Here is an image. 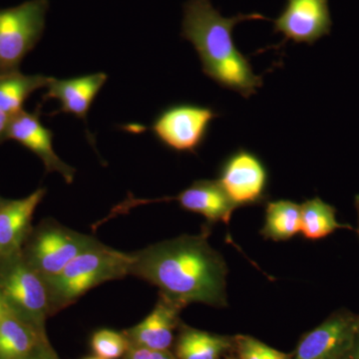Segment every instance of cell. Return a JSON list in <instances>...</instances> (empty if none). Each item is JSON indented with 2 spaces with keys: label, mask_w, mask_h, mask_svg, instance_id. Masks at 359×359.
Masks as SVG:
<instances>
[{
  "label": "cell",
  "mask_w": 359,
  "mask_h": 359,
  "mask_svg": "<svg viewBox=\"0 0 359 359\" xmlns=\"http://www.w3.org/2000/svg\"><path fill=\"white\" fill-rule=\"evenodd\" d=\"M208 231L163 241L134 252L130 275L160 290L181 308L191 304L226 306V268L223 256L208 242Z\"/></svg>",
  "instance_id": "obj_1"
},
{
  "label": "cell",
  "mask_w": 359,
  "mask_h": 359,
  "mask_svg": "<svg viewBox=\"0 0 359 359\" xmlns=\"http://www.w3.org/2000/svg\"><path fill=\"white\" fill-rule=\"evenodd\" d=\"M268 20L261 13L224 18L212 0H188L183 7L182 37L197 51L203 72L215 83L245 99L257 93L264 78L257 75L250 59L233 41V28L250 20Z\"/></svg>",
  "instance_id": "obj_2"
},
{
  "label": "cell",
  "mask_w": 359,
  "mask_h": 359,
  "mask_svg": "<svg viewBox=\"0 0 359 359\" xmlns=\"http://www.w3.org/2000/svg\"><path fill=\"white\" fill-rule=\"evenodd\" d=\"M133 254L98 244L75 257L58 275L44 280L48 290L50 314L77 302L101 283L130 275Z\"/></svg>",
  "instance_id": "obj_3"
},
{
  "label": "cell",
  "mask_w": 359,
  "mask_h": 359,
  "mask_svg": "<svg viewBox=\"0 0 359 359\" xmlns=\"http://www.w3.org/2000/svg\"><path fill=\"white\" fill-rule=\"evenodd\" d=\"M48 9V0H27L0 9V74L20 70L43 35Z\"/></svg>",
  "instance_id": "obj_4"
},
{
  "label": "cell",
  "mask_w": 359,
  "mask_h": 359,
  "mask_svg": "<svg viewBox=\"0 0 359 359\" xmlns=\"http://www.w3.org/2000/svg\"><path fill=\"white\" fill-rule=\"evenodd\" d=\"M219 116L216 110L208 106L172 104L156 116L150 130L157 140L170 150L195 154L204 145L212 123Z\"/></svg>",
  "instance_id": "obj_5"
},
{
  "label": "cell",
  "mask_w": 359,
  "mask_h": 359,
  "mask_svg": "<svg viewBox=\"0 0 359 359\" xmlns=\"http://www.w3.org/2000/svg\"><path fill=\"white\" fill-rule=\"evenodd\" d=\"M100 244L95 238L54 223L44 224L35 233L28 264L43 280L58 275L75 257Z\"/></svg>",
  "instance_id": "obj_6"
},
{
  "label": "cell",
  "mask_w": 359,
  "mask_h": 359,
  "mask_svg": "<svg viewBox=\"0 0 359 359\" xmlns=\"http://www.w3.org/2000/svg\"><path fill=\"white\" fill-rule=\"evenodd\" d=\"M11 261L1 276L6 301L20 318L44 334L45 320L50 314L46 283L27 263L15 261V257Z\"/></svg>",
  "instance_id": "obj_7"
},
{
  "label": "cell",
  "mask_w": 359,
  "mask_h": 359,
  "mask_svg": "<svg viewBox=\"0 0 359 359\" xmlns=\"http://www.w3.org/2000/svg\"><path fill=\"white\" fill-rule=\"evenodd\" d=\"M218 182L237 207L259 204L266 199L269 172L256 153L238 148L224 158Z\"/></svg>",
  "instance_id": "obj_8"
},
{
  "label": "cell",
  "mask_w": 359,
  "mask_h": 359,
  "mask_svg": "<svg viewBox=\"0 0 359 359\" xmlns=\"http://www.w3.org/2000/svg\"><path fill=\"white\" fill-rule=\"evenodd\" d=\"M359 325V316L334 313L299 340L290 359H344Z\"/></svg>",
  "instance_id": "obj_9"
},
{
  "label": "cell",
  "mask_w": 359,
  "mask_h": 359,
  "mask_svg": "<svg viewBox=\"0 0 359 359\" xmlns=\"http://www.w3.org/2000/svg\"><path fill=\"white\" fill-rule=\"evenodd\" d=\"M332 25L328 0H285L273 32L283 35V42L313 45L330 34Z\"/></svg>",
  "instance_id": "obj_10"
},
{
  "label": "cell",
  "mask_w": 359,
  "mask_h": 359,
  "mask_svg": "<svg viewBox=\"0 0 359 359\" xmlns=\"http://www.w3.org/2000/svg\"><path fill=\"white\" fill-rule=\"evenodd\" d=\"M41 106L34 112L22 110L11 117L8 126V140H14L34 153L43 162L48 173L56 172L63 177L66 183L72 184L75 169L59 158L53 149V133L40 120Z\"/></svg>",
  "instance_id": "obj_11"
},
{
  "label": "cell",
  "mask_w": 359,
  "mask_h": 359,
  "mask_svg": "<svg viewBox=\"0 0 359 359\" xmlns=\"http://www.w3.org/2000/svg\"><path fill=\"white\" fill-rule=\"evenodd\" d=\"M181 306L160 295L154 309L138 325L125 330L131 347L170 351L174 332L180 325Z\"/></svg>",
  "instance_id": "obj_12"
},
{
  "label": "cell",
  "mask_w": 359,
  "mask_h": 359,
  "mask_svg": "<svg viewBox=\"0 0 359 359\" xmlns=\"http://www.w3.org/2000/svg\"><path fill=\"white\" fill-rule=\"evenodd\" d=\"M107 79V74L103 72L68 79L52 77L50 83L47 86V92L44 94L43 101L50 99L57 100L60 108L51 113L50 116L65 113L86 120L92 104Z\"/></svg>",
  "instance_id": "obj_13"
},
{
  "label": "cell",
  "mask_w": 359,
  "mask_h": 359,
  "mask_svg": "<svg viewBox=\"0 0 359 359\" xmlns=\"http://www.w3.org/2000/svg\"><path fill=\"white\" fill-rule=\"evenodd\" d=\"M46 190L39 189L23 199L6 201L0 209V259H11L20 252L29 230L33 215Z\"/></svg>",
  "instance_id": "obj_14"
},
{
  "label": "cell",
  "mask_w": 359,
  "mask_h": 359,
  "mask_svg": "<svg viewBox=\"0 0 359 359\" xmlns=\"http://www.w3.org/2000/svg\"><path fill=\"white\" fill-rule=\"evenodd\" d=\"M184 210L204 216L209 223L228 224L237 205L231 202L218 180H198L175 198Z\"/></svg>",
  "instance_id": "obj_15"
},
{
  "label": "cell",
  "mask_w": 359,
  "mask_h": 359,
  "mask_svg": "<svg viewBox=\"0 0 359 359\" xmlns=\"http://www.w3.org/2000/svg\"><path fill=\"white\" fill-rule=\"evenodd\" d=\"M47 342L43 332L6 308L0 318V359H26Z\"/></svg>",
  "instance_id": "obj_16"
},
{
  "label": "cell",
  "mask_w": 359,
  "mask_h": 359,
  "mask_svg": "<svg viewBox=\"0 0 359 359\" xmlns=\"http://www.w3.org/2000/svg\"><path fill=\"white\" fill-rule=\"evenodd\" d=\"M235 337L211 334L204 330L181 325L175 344L177 359H222L233 346Z\"/></svg>",
  "instance_id": "obj_17"
},
{
  "label": "cell",
  "mask_w": 359,
  "mask_h": 359,
  "mask_svg": "<svg viewBox=\"0 0 359 359\" xmlns=\"http://www.w3.org/2000/svg\"><path fill=\"white\" fill-rule=\"evenodd\" d=\"M52 77L26 75L20 70L0 74V110L9 117L25 110L23 106L32 93L47 88Z\"/></svg>",
  "instance_id": "obj_18"
},
{
  "label": "cell",
  "mask_w": 359,
  "mask_h": 359,
  "mask_svg": "<svg viewBox=\"0 0 359 359\" xmlns=\"http://www.w3.org/2000/svg\"><path fill=\"white\" fill-rule=\"evenodd\" d=\"M301 205L290 200L269 202L262 235L269 240L287 241L301 233Z\"/></svg>",
  "instance_id": "obj_19"
},
{
  "label": "cell",
  "mask_w": 359,
  "mask_h": 359,
  "mask_svg": "<svg viewBox=\"0 0 359 359\" xmlns=\"http://www.w3.org/2000/svg\"><path fill=\"white\" fill-rule=\"evenodd\" d=\"M301 233L308 240H320L339 229H351L348 224L337 221V210L320 198L306 200L301 205Z\"/></svg>",
  "instance_id": "obj_20"
},
{
  "label": "cell",
  "mask_w": 359,
  "mask_h": 359,
  "mask_svg": "<svg viewBox=\"0 0 359 359\" xmlns=\"http://www.w3.org/2000/svg\"><path fill=\"white\" fill-rule=\"evenodd\" d=\"M226 359H290V354L276 351L250 335H236Z\"/></svg>",
  "instance_id": "obj_21"
},
{
  "label": "cell",
  "mask_w": 359,
  "mask_h": 359,
  "mask_svg": "<svg viewBox=\"0 0 359 359\" xmlns=\"http://www.w3.org/2000/svg\"><path fill=\"white\" fill-rule=\"evenodd\" d=\"M91 346L97 358L102 359L121 358L131 347L124 332L110 330L95 332L92 337Z\"/></svg>",
  "instance_id": "obj_22"
},
{
  "label": "cell",
  "mask_w": 359,
  "mask_h": 359,
  "mask_svg": "<svg viewBox=\"0 0 359 359\" xmlns=\"http://www.w3.org/2000/svg\"><path fill=\"white\" fill-rule=\"evenodd\" d=\"M122 359H177L170 351H151L146 348L130 347Z\"/></svg>",
  "instance_id": "obj_23"
},
{
  "label": "cell",
  "mask_w": 359,
  "mask_h": 359,
  "mask_svg": "<svg viewBox=\"0 0 359 359\" xmlns=\"http://www.w3.org/2000/svg\"><path fill=\"white\" fill-rule=\"evenodd\" d=\"M26 359H59L56 353L50 348L47 342L40 346L36 351H34Z\"/></svg>",
  "instance_id": "obj_24"
},
{
  "label": "cell",
  "mask_w": 359,
  "mask_h": 359,
  "mask_svg": "<svg viewBox=\"0 0 359 359\" xmlns=\"http://www.w3.org/2000/svg\"><path fill=\"white\" fill-rule=\"evenodd\" d=\"M11 117L0 110V143L8 140V126Z\"/></svg>",
  "instance_id": "obj_25"
},
{
  "label": "cell",
  "mask_w": 359,
  "mask_h": 359,
  "mask_svg": "<svg viewBox=\"0 0 359 359\" xmlns=\"http://www.w3.org/2000/svg\"><path fill=\"white\" fill-rule=\"evenodd\" d=\"M344 359H359V325L355 335H354L351 348H349L348 353H347Z\"/></svg>",
  "instance_id": "obj_26"
},
{
  "label": "cell",
  "mask_w": 359,
  "mask_h": 359,
  "mask_svg": "<svg viewBox=\"0 0 359 359\" xmlns=\"http://www.w3.org/2000/svg\"><path fill=\"white\" fill-rule=\"evenodd\" d=\"M355 205H356V209H358V224H359V195L356 196ZM358 235H359V228H358Z\"/></svg>",
  "instance_id": "obj_27"
},
{
  "label": "cell",
  "mask_w": 359,
  "mask_h": 359,
  "mask_svg": "<svg viewBox=\"0 0 359 359\" xmlns=\"http://www.w3.org/2000/svg\"><path fill=\"white\" fill-rule=\"evenodd\" d=\"M6 201H4V199H1V198H0V209H1L2 205L6 204Z\"/></svg>",
  "instance_id": "obj_28"
},
{
  "label": "cell",
  "mask_w": 359,
  "mask_h": 359,
  "mask_svg": "<svg viewBox=\"0 0 359 359\" xmlns=\"http://www.w3.org/2000/svg\"><path fill=\"white\" fill-rule=\"evenodd\" d=\"M84 359H102L99 358H84Z\"/></svg>",
  "instance_id": "obj_29"
},
{
  "label": "cell",
  "mask_w": 359,
  "mask_h": 359,
  "mask_svg": "<svg viewBox=\"0 0 359 359\" xmlns=\"http://www.w3.org/2000/svg\"><path fill=\"white\" fill-rule=\"evenodd\" d=\"M0 297H1V295H0Z\"/></svg>",
  "instance_id": "obj_30"
}]
</instances>
